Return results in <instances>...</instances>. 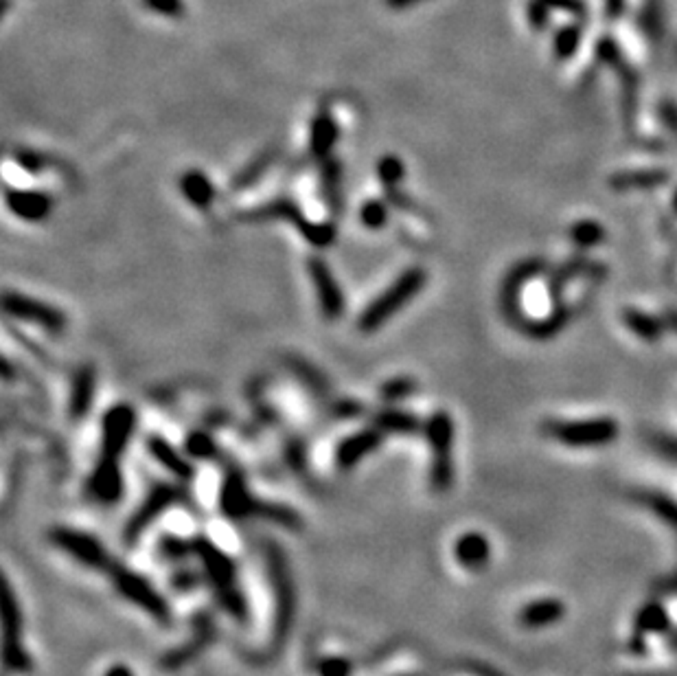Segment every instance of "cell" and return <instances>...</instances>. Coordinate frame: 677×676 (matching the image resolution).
Wrapping results in <instances>:
<instances>
[{
    "mask_svg": "<svg viewBox=\"0 0 677 676\" xmlns=\"http://www.w3.org/2000/svg\"><path fill=\"white\" fill-rule=\"evenodd\" d=\"M382 433L380 428H366V431H359L356 435L344 437L342 441L335 449V464L340 465L342 470L353 468L362 461V457L371 455L373 450L380 449L382 444Z\"/></svg>",
    "mask_w": 677,
    "mask_h": 676,
    "instance_id": "4fadbf2b",
    "label": "cell"
},
{
    "mask_svg": "<svg viewBox=\"0 0 677 676\" xmlns=\"http://www.w3.org/2000/svg\"><path fill=\"white\" fill-rule=\"evenodd\" d=\"M189 450L193 452L195 457H211L215 446L213 440H209L207 435H191L189 437Z\"/></svg>",
    "mask_w": 677,
    "mask_h": 676,
    "instance_id": "f546056e",
    "label": "cell"
},
{
    "mask_svg": "<svg viewBox=\"0 0 677 676\" xmlns=\"http://www.w3.org/2000/svg\"><path fill=\"white\" fill-rule=\"evenodd\" d=\"M244 220L248 222H256V220H286L292 222L294 227H298V231L303 233L310 244L314 246H329L334 244L335 240V227L334 225H316V222H310L303 218L301 209L287 198H279L274 203L264 204L259 209H252V211L244 213Z\"/></svg>",
    "mask_w": 677,
    "mask_h": 676,
    "instance_id": "5b68a950",
    "label": "cell"
},
{
    "mask_svg": "<svg viewBox=\"0 0 677 676\" xmlns=\"http://www.w3.org/2000/svg\"><path fill=\"white\" fill-rule=\"evenodd\" d=\"M147 450L152 452V457L162 465V468H167L178 479H191V474H193V465H191L189 461H186L185 457H182L180 452L165 440V437L149 435Z\"/></svg>",
    "mask_w": 677,
    "mask_h": 676,
    "instance_id": "ac0fdd59",
    "label": "cell"
},
{
    "mask_svg": "<svg viewBox=\"0 0 677 676\" xmlns=\"http://www.w3.org/2000/svg\"><path fill=\"white\" fill-rule=\"evenodd\" d=\"M137 426V413L130 404H116L101 419V455L99 459L119 461L128 449L130 437Z\"/></svg>",
    "mask_w": 677,
    "mask_h": 676,
    "instance_id": "ba28073f",
    "label": "cell"
},
{
    "mask_svg": "<svg viewBox=\"0 0 677 676\" xmlns=\"http://www.w3.org/2000/svg\"><path fill=\"white\" fill-rule=\"evenodd\" d=\"M143 7L158 16L180 18L185 13V0H141Z\"/></svg>",
    "mask_w": 677,
    "mask_h": 676,
    "instance_id": "f1b7e54d",
    "label": "cell"
},
{
    "mask_svg": "<svg viewBox=\"0 0 677 676\" xmlns=\"http://www.w3.org/2000/svg\"><path fill=\"white\" fill-rule=\"evenodd\" d=\"M426 282L428 273L423 268H419V266L404 270L380 297H375V301H373L371 306L364 307V312L358 319L359 332H375L382 325L389 323L401 307L408 306V303L423 290Z\"/></svg>",
    "mask_w": 677,
    "mask_h": 676,
    "instance_id": "7a4b0ae2",
    "label": "cell"
},
{
    "mask_svg": "<svg viewBox=\"0 0 677 676\" xmlns=\"http://www.w3.org/2000/svg\"><path fill=\"white\" fill-rule=\"evenodd\" d=\"M419 3H423V0H386V4H389L390 9H395V12H404V9L414 7V4Z\"/></svg>",
    "mask_w": 677,
    "mask_h": 676,
    "instance_id": "1f68e13d",
    "label": "cell"
},
{
    "mask_svg": "<svg viewBox=\"0 0 677 676\" xmlns=\"http://www.w3.org/2000/svg\"><path fill=\"white\" fill-rule=\"evenodd\" d=\"M359 220H362L364 227L377 231V228H382L389 222V209H386V204L382 200H368L359 209Z\"/></svg>",
    "mask_w": 677,
    "mask_h": 676,
    "instance_id": "d4e9b609",
    "label": "cell"
},
{
    "mask_svg": "<svg viewBox=\"0 0 677 676\" xmlns=\"http://www.w3.org/2000/svg\"><path fill=\"white\" fill-rule=\"evenodd\" d=\"M272 163H274V152H265L261 154V156H256L250 165H246L244 170L237 174L235 187L244 189V187H250V185H255L256 180H259L261 176L272 167Z\"/></svg>",
    "mask_w": 677,
    "mask_h": 676,
    "instance_id": "cb8c5ba5",
    "label": "cell"
},
{
    "mask_svg": "<svg viewBox=\"0 0 677 676\" xmlns=\"http://www.w3.org/2000/svg\"><path fill=\"white\" fill-rule=\"evenodd\" d=\"M4 314L12 319L27 321V323L40 325L46 332H62L67 328V316L55 306H49L44 301L31 299V297L20 295V292H4L3 297Z\"/></svg>",
    "mask_w": 677,
    "mask_h": 676,
    "instance_id": "8992f818",
    "label": "cell"
},
{
    "mask_svg": "<svg viewBox=\"0 0 677 676\" xmlns=\"http://www.w3.org/2000/svg\"><path fill=\"white\" fill-rule=\"evenodd\" d=\"M7 207L16 213L18 218L29 222H40L53 209L49 195L44 191H31V189H7Z\"/></svg>",
    "mask_w": 677,
    "mask_h": 676,
    "instance_id": "9a60e30c",
    "label": "cell"
},
{
    "mask_svg": "<svg viewBox=\"0 0 677 676\" xmlns=\"http://www.w3.org/2000/svg\"><path fill=\"white\" fill-rule=\"evenodd\" d=\"M274 564V573L279 576V580H281V595L279 598L283 600H289V580L286 576V567H283V562H272ZM289 617H287V601H281V613L277 615V637H286L283 632H286V626H287Z\"/></svg>",
    "mask_w": 677,
    "mask_h": 676,
    "instance_id": "83f0119b",
    "label": "cell"
},
{
    "mask_svg": "<svg viewBox=\"0 0 677 676\" xmlns=\"http://www.w3.org/2000/svg\"><path fill=\"white\" fill-rule=\"evenodd\" d=\"M182 494H185L182 489L174 488V486H167V483H161V486L154 488L152 492H149V497L145 498L143 505L138 507V512H137V516L132 519V523H130L128 538H134V536L141 534L145 527L152 523V521L156 519V516L161 514L165 507L178 503Z\"/></svg>",
    "mask_w": 677,
    "mask_h": 676,
    "instance_id": "8fae6325",
    "label": "cell"
},
{
    "mask_svg": "<svg viewBox=\"0 0 677 676\" xmlns=\"http://www.w3.org/2000/svg\"><path fill=\"white\" fill-rule=\"evenodd\" d=\"M16 158H18V163L25 167V170H29V171H40L42 170V158L34 152H18Z\"/></svg>",
    "mask_w": 677,
    "mask_h": 676,
    "instance_id": "4dcf8cb0",
    "label": "cell"
},
{
    "mask_svg": "<svg viewBox=\"0 0 677 676\" xmlns=\"http://www.w3.org/2000/svg\"><path fill=\"white\" fill-rule=\"evenodd\" d=\"M88 492L99 503L119 501L121 492H123V477H121L119 461H97L95 470L91 474V481H88Z\"/></svg>",
    "mask_w": 677,
    "mask_h": 676,
    "instance_id": "7c38bea8",
    "label": "cell"
},
{
    "mask_svg": "<svg viewBox=\"0 0 677 676\" xmlns=\"http://www.w3.org/2000/svg\"><path fill=\"white\" fill-rule=\"evenodd\" d=\"M3 615H4V670H7V672H29L31 659L27 656L25 646H22L20 608H18V601L13 600L9 582H4Z\"/></svg>",
    "mask_w": 677,
    "mask_h": 676,
    "instance_id": "52a82bcc",
    "label": "cell"
},
{
    "mask_svg": "<svg viewBox=\"0 0 677 676\" xmlns=\"http://www.w3.org/2000/svg\"><path fill=\"white\" fill-rule=\"evenodd\" d=\"M335 141H338V125H335L334 116L327 113V110H322V113L316 115L314 121H311V154H314L316 158H329Z\"/></svg>",
    "mask_w": 677,
    "mask_h": 676,
    "instance_id": "d6986e66",
    "label": "cell"
},
{
    "mask_svg": "<svg viewBox=\"0 0 677 676\" xmlns=\"http://www.w3.org/2000/svg\"><path fill=\"white\" fill-rule=\"evenodd\" d=\"M660 589L665 591V593H677V571L673 573V576L666 577V580H662Z\"/></svg>",
    "mask_w": 677,
    "mask_h": 676,
    "instance_id": "836d02e7",
    "label": "cell"
},
{
    "mask_svg": "<svg viewBox=\"0 0 677 676\" xmlns=\"http://www.w3.org/2000/svg\"><path fill=\"white\" fill-rule=\"evenodd\" d=\"M375 426L384 433H417L421 428V422L413 413L399 411V409H386V411L375 415Z\"/></svg>",
    "mask_w": 677,
    "mask_h": 676,
    "instance_id": "7402d4cb",
    "label": "cell"
},
{
    "mask_svg": "<svg viewBox=\"0 0 677 676\" xmlns=\"http://www.w3.org/2000/svg\"><path fill=\"white\" fill-rule=\"evenodd\" d=\"M322 194H325L327 204L338 211L342 204V167L335 158H325L322 167Z\"/></svg>",
    "mask_w": 677,
    "mask_h": 676,
    "instance_id": "603a6c76",
    "label": "cell"
},
{
    "mask_svg": "<svg viewBox=\"0 0 677 676\" xmlns=\"http://www.w3.org/2000/svg\"><path fill=\"white\" fill-rule=\"evenodd\" d=\"M636 501L677 536V501L660 492H641L636 494Z\"/></svg>",
    "mask_w": 677,
    "mask_h": 676,
    "instance_id": "44dd1931",
    "label": "cell"
},
{
    "mask_svg": "<svg viewBox=\"0 0 677 676\" xmlns=\"http://www.w3.org/2000/svg\"><path fill=\"white\" fill-rule=\"evenodd\" d=\"M671 631V617L666 606L660 600L644 601L642 608L636 613V622H634V635L629 639V648L636 655H642L644 646H647V637L651 635H665Z\"/></svg>",
    "mask_w": 677,
    "mask_h": 676,
    "instance_id": "30bf717a",
    "label": "cell"
},
{
    "mask_svg": "<svg viewBox=\"0 0 677 676\" xmlns=\"http://www.w3.org/2000/svg\"><path fill=\"white\" fill-rule=\"evenodd\" d=\"M97 389V374L92 365H82L75 371L71 382V400H68V415L79 422L86 418L92 409V400H95Z\"/></svg>",
    "mask_w": 677,
    "mask_h": 676,
    "instance_id": "5bb4252c",
    "label": "cell"
},
{
    "mask_svg": "<svg viewBox=\"0 0 677 676\" xmlns=\"http://www.w3.org/2000/svg\"><path fill=\"white\" fill-rule=\"evenodd\" d=\"M671 646H673V648H675V650H677V632H675V635H673V637H671Z\"/></svg>",
    "mask_w": 677,
    "mask_h": 676,
    "instance_id": "8d00e7d4",
    "label": "cell"
},
{
    "mask_svg": "<svg viewBox=\"0 0 677 676\" xmlns=\"http://www.w3.org/2000/svg\"><path fill=\"white\" fill-rule=\"evenodd\" d=\"M9 4H12V0H3V12H0V16H4V13H7Z\"/></svg>",
    "mask_w": 677,
    "mask_h": 676,
    "instance_id": "d590c367",
    "label": "cell"
},
{
    "mask_svg": "<svg viewBox=\"0 0 677 676\" xmlns=\"http://www.w3.org/2000/svg\"><path fill=\"white\" fill-rule=\"evenodd\" d=\"M566 617V604L562 600L546 598V600H535L531 604L522 606L520 613H517V622L520 626L531 628H548L553 624L562 622Z\"/></svg>",
    "mask_w": 677,
    "mask_h": 676,
    "instance_id": "2e32d148",
    "label": "cell"
},
{
    "mask_svg": "<svg viewBox=\"0 0 677 676\" xmlns=\"http://www.w3.org/2000/svg\"><path fill=\"white\" fill-rule=\"evenodd\" d=\"M404 163L399 161L397 156H384L380 161V165H377V174H380V180L382 185H384L386 189H395L397 183H401V179H404Z\"/></svg>",
    "mask_w": 677,
    "mask_h": 676,
    "instance_id": "484cf974",
    "label": "cell"
},
{
    "mask_svg": "<svg viewBox=\"0 0 677 676\" xmlns=\"http://www.w3.org/2000/svg\"><path fill=\"white\" fill-rule=\"evenodd\" d=\"M426 433L432 452L429 464V483L434 492H445L454 481V465H452V440H454V422L445 411H437L426 422Z\"/></svg>",
    "mask_w": 677,
    "mask_h": 676,
    "instance_id": "3957f363",
    "label": "cell"
},
{
    "mask_svg": "<svg viewBox=\"0 0 677 676\" xmlns=\"http://www.w3.org/2000/svg\"><path fill=\"white\" fill-rule=\"evenodd\" d=\"M51 540L58 545V549H62L68 556H73L75 561H79L91 569H97V571L101 573H110L114 589L119 591L125 600L134 601V604L141 606L143 610H147L156 622H169V606L165 604L161 593H156V591L147 585L145 577L137 576L134 571L125 569L123 564L116 562L114 558L101 547L99 540L92 538L91 534H82V531L68 529V527H58V529L51 531Z\"/></svg>",
    "mask_w": 677,
    "mask_h": 676,
    "instance_id": "6da1fadb",
    "label": "cell"
},
{
    "mask_svg": "<svg viewBox=\"0 0 677 676\" xmlns=\"http://www.w3.org/2000/svg\"><path fill=\"white\" fill-rule=\"evenodd\" d=\"M546 435L572 449H596V446L611 444L618 437V424L614 419L550 422L546 424Z\"/></svg>",
    "mask_w": 677,
    "mask_h": 676,
    "instance_id": "277c9868",
    "label": "cell"
},
{
    "mask_svg": "<svg viewBox=\"0 0 677 676\" xmlns=\"http://www.w3.org/2000/svg\"><path fill=\"white\" fill-rule=\"evenodd\" d=\"M307 270H310V277L314 282L322 314L329 321H338L344 312V297L334 273H331L329 266L322 262L320 258H311L307 262Z\"/></svg>",
    "mask_w": 677,
    "mask_h": 676,
    "instance_id": "9c48e42d",
    "label": "cell"
},
{
    "mask_svg": "<svg viewBox=\"0 0 677 676\" xmlns=\"http://www.w3.org/2000/svg\"><path fill=\"white\" fill-rule=\"evenodd\" d=\"M180 189L182 194H185V198L198 209L211 207L215 200L213 183L207 179V174L200 170H189L186 174H182Z\"/></svg>",
    "mask_w": 677,
    "mask_h": 676,
    "instance_id": "ffe728a7",
    "label": "cell"
},
{
    "mask_svg": "<svg viewBox=\"0 0 677 676\" xmlns=\"http://www.w3.org/2000/svg\"><path fill=\"white\" fill-rule=\"evenodd\" d=\"M414 389H417V385H414L413 378L399 376V378H392V380L389 382H384L380 389V395L384 400H389V402H397V400L408 398Z\"/></svg>",
    "mask_w": 677,
    "mask_h": 676,
    "instance_id": "4316f807",
    "label": "cell"
},
{
    "mask_svg": "<svg viewBox=\"0 0 677 676\" xmlns=\"http://www.w3.org/2000/svg\"><path fill=\"white\" fill-rule=\"evenodd\" d=\"M106 676H132V672H130L128 665H114V668L107 670Z\"/></svg>",
    "mask_w": 677,
    "mask_h": 676,
    "instance_id": "e575fe53",
    "label": "cell"
},
{
    "mask_svg": "<svg viewBox=\"0 0 677 676\" xmlns=\"http://www.w3.org/2000/svg\"><path fill=\"white\" fill-rule=\"evenodd\" d=\"M657 449L665 452V455H671L677 461V441L675 440H660L657 441Z\"/></svg>",
    "mask_w": 677,
    "mask_h": 676,
    "instance_id": "d6a6232c",
    "label": "cell"
},
{
    "mask_svg": "<svg viewBox=\"0 0 677 676\" xmlns=\"http://www.w3.org/2000/svg\"><path fill=\"white\" fill-rule=\"evenodd\" d=\"M454 556L467 571H483L492 561V545L478 531L463 534L454 545Z\"/></svg>",
    "mask_w": 677,
    "mask_h": 676,
    "instance_id": "e0dca14e",
    "label": "cell"
}]
</instances>
